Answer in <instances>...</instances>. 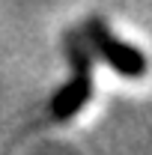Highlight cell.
<instances>
[{"label": "cell", "mask_w": 152, "mask_h": 155, "mask_svg": "<svg viewBox=\"0 0 152 155\" xmlns=\"http://www.w3.org/2000/svg\"><path fill=\"white\" fill-rule=\"evenodd\" d=\"M81 33L87 39V45L93 48V54L101 57L116 75H122V78H143L146 75V57H143V51H137L125 39H119L107 27L104 18L90 15V18L84 21Z\"/></svg>", "instance_id": "6da1fadb"}, {"label": "cell", "mask_w": 152, "mask_h": 155, "mask_svg": "<svg viewBox=\"0 0 152 155\" xmlns=\"http://www.w3.org/2000/svg\"><path fill=\"white\" fill-rule=\"evenodd\" d=\"M90 98H93V69H72V78L51 96V107H48L51 119L69 122L90 104Z\"/></svg>", "instance_id": "7a4b0ae2"}]
</instances>
